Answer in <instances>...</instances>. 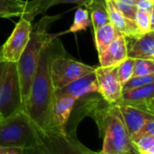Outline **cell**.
I'll return each instance as SVG.
<instances>
[{
  "label": "cell",
  "mask_w": 154,
  "mask_h": 154,
  "mask_svg": "<svg viewBox=\"0 0 154 154\" xmlns=\"http://www.w3.org/2000/svg\"><path fill=\"white\" fill-rule=\"evenodd\" d=\"M128 46V57L133 59H150L154 57V31L140 35Z\"/></svg>",
  "instance_id": "obj_15"
},
{
  "label": "cell",
  "mask_w": 154,
  "mask_h": 154,
  "mask_svg": "<svg viewBox=\"0 0 154 154\" xmlns=\"http://www.w3.org/2000/svg\"><path fill=\"white\" fill-rule=\"evenodd\" d=\"M39 144L35 126L24 111L0 120V149H27Z\"/></svg>",
  "instance_id": "obj_4"
},
{
  "label": "cell",
  "mask_w": 154,
  "mask_h": 154,
  "mask_svg": "<svg viewBox=\"0 0 154 154\" xmlns=\"http://www.w3.org/2000/svg\"><path fill=\"white\" fill-rule=\"evenodd\" d=\"M136 8H138V10L150 14V12L154 8V2L153 0H139L136 4Z\"/></svg>",
  "instance_id": "obj_29"
},
{
  "label": "cell",
  "mask_w": 154,
  "mask_h": 154,
  "mask_svg": "<svg viewBox=\"0 0 154 154\" xmlns=\"http://www.w3.org/2000/svg\"><path fill=\"white\" fill-rule=\"evenodd\" d=\"M118 1H121L122 3H125V4H129V5H132V6H136L137 2L139 0H118Z\"/></svg>",
  "instance_id": "obj_34"
},
{
  "label": "cell",
  "mask_w": 154,
  "mask_h": 154,
  "mask_svg": "<svg viewBox=\"0 0 154 154\" xmlns=\"http://www.w3.org/2000/svg\"><path fill=\"white\" fill-rule=\"evenodd\" d=\"M23 110L17 63L8 62L0 78V116L9 117Z\"/></svg>",
  "instance_id": "obj_5"
},
{
  "label": "cell",
  "mask_w": 154,
  "mask_h": 154,
  "mask_svg": "<svg viewBox=\"0 0 154 154\" xmlns=\"http://www.w3.org/2000/svg\"><path fill=\"white\" fill-rule=\"evenodd\" d=\"M153 2H154V0H153Z\"/></svg>",
  "instance_id": "obj_40"
},
{
  "label": "cell",
  "mask_w": 154,
  "mask_h": 154,
  "mask_svg": "<svg viewBox=\"0 0 154 154\" xmlns=\"http://www.w3.org/2000/svg\"><path fill=\"white\" fill-rule=\"evenodd\" d=\"M122 35L111 23H107L94 31V41L98 55L106 50L112 42Z\"/></svg>",
  "instance_id": "obj_19"
},
{
  "label": "cell",
  "mask_w": 154,
  "mask_h": 154,
  "mask_svg": "<svg viewBox=\"0 0 154 154\" xmlns=\"http://www.w3.org/2000/svg\"><path fill=\"white\" fill-rule=\"evenodd\" d=\"M134 62L135 59L127 57L124 61H122L120 64L117 65V75L122 85L126 84L132 77Z\"/></svg>",
  "instance_id": "obj_22"
},
{
  "label": "cell",
  "mask_w": 154,
  "mask_h": 154,
  "mask_svg": "<svg viewBox=\"0 0 154 154\" xmlns=\"http://www.w3.org/2000/svg\"><path fill=\"white\" fill-rule=\"evenodd\" d=\"M22 154H45V152L43 151V149H41V147L38 144L35 147L24 149L22 150Z\"/></svg>",
  "instance_id": "obj_30"
},
{
  "label": "cell",
  "mask_w": 154,
  "mask_h": 154,
  "mask_svg": "<svg viewBox=\"0 0 154 154\" xmlns=\"http://www.w3.org/2000/svg\"><path fill=\"white\" fill-rule=\"evenodd\" d=\"M75 103L76 100L71 97H54L53 109H52L50 131H67L66 124L71 116Z\"/></svg>",
  "instance_id": "obj_13"
},
{
  "label": "cell",
  "mask_w": 154,
  "mask_h": 154,
  "mask_svg": "<svg viewBox=\"0 0 154 154\" xmlns=\"http://www.w3.org/2000/svg\"><path fill=\"white\" fill-rule=\"evenodd\" d=\"M154 99V83L140 87L129 89L122 92V98L119 103L145 105Z\"/></svg>",
  "instance_id": "obj_17"
},
{
  "label": "cell",
  "mask_w": 154,
  "mask_h": 154,
  "mask_svg": "<svg viewBox=\"0 0 154 154\" xmlns=\"http://www.w3.org/2000/svg\"><path fill=\"white\" fill-rule=\"evenodd\" d=\"M128 57L127 38L123 35H118L104 52L99 54L100 66H117Z\"/></svg>",
  "instance_id": "obj_14"
},
{
  "label": "cell",
  "mask_w": 154,
  "mask_h": 154,
  "mask_svg": "<svg viewBox=\"0 0 154 154\" xmlns=\"http://www.w3.org/2000/svg\"><path fill=\"white\" fill-rule=\"evenodd\" d=\"M1 119H2V117H1V116H0V120H1Z\"/></svg>",
  "instance_id": "obj_38"
},
{
  "label": "cell",
  "mask_w": 154,
  "mask_h": 154,
  "mask_svg": "<svg viewBox=\"0 0 154 154\" xmlns=\"http://www.w3.org/2000/svg\"><path fill=\"white\" fill-rule=\"evenodd\" d=\"M89 114L95 120L103 139L99 154H139L124 123L117 103L102 104L100 99L89 102Z\"/></svg>",
  "instance_id": "obj_2"
},
{
  "label": "cell",
  "mask_w": 154,
  "mask_h": 154,
  "mask_svg": "<svg viewBox=\"0 0 154 154\" xmlns=\"http://www.w3.org/2000/svg\"><path fill=\"white\" fill-rule=\"evenodd\" d=\"M131 141L139 154H148L154 146V136L144 134L131 139Z\"/></svg>",
  "instance_id": "obj_23"
},
{
  "label": "cell",
  "mask_w": 154,
  "mask_h": 154,
  "mask_svg": "<svg viewBox=\"0 0 154 154\" xmlns=\"http://www.w3.org/2000/svg\"><path fill=\"white\" fill-rule=\"evenodd\" d=\"M12 34L2 46L3 58L9 63H17L25 51L32 32V24L26 18L20 17Z\"/></svg>",
  "instance_id": "obj_8"
},
{
  "label": "cell",
  "mask_w": 154,
  "mask_h": 154,
  "mask_svg": "<svg viewBox=\"0 0 154 154\" xmlns=\"http://www.w3.org/2000/svg\"><path fill=\"white\" fill-rule=\"evenodd\" d=\"M154 73V62L150 59H135L133 75H145Z\"/></svg>",
  "instance_id": "obj_25"
},
{
  "label": "cell",
  "mask_w": 154,
  "mask_h": 154,
  "mask_svg": "<svg viewBox=\"0 0 154 154\" xmlns=\"http://www.w3.org/2000/svg\"><path fill=\"white\" fill-rule=\"evenodd\" d=\"M58 18L59 16H45L38 21L35 27L32 28L30 40L20 59L17 63L23 107L29 96L31 85L33 83L42 48L47 42L56 38L59 35V34L54 35L48 33L50 26Z\"/></svg>",
  "instance_id": "obj_3"
},
{
  "label": "cell",
  "mask_w": 154,
  "mask_h": 154,
  "mask_svg": "<svg viewBox=\"0 0 154 154\" xmlns=\"http://www.w3.org/2000/svg\"><path fill=\"white\" fill-rule=\"evenodd\" d=\"M36 131L45 154H99L85 147L72 131Z\"/></svg>",
  "instance_id": "obj_6"
},
{
  "label": "cell",
  "mask_w": 154,
  "mask_h": 154,
  "mask_svg": "<svg viewBox=\"0 0 154 154\" xmlns=\"http://www.w3.org/2000/svg\"><path fill=\"white\" fill-rule=\"evenodd\" d=\"M147 105H150V106H154V99L152 101H150L149 103H147Z\"/></svg>",
  "instance_id": "obj_36"
},
{
  "label": "cell",
  "mask_w": 154,
  "mask_h": 154,
  "mask_svg": "<svg viewBox=\"0 0 154 154\" xmlns=\"http://www.w3.org/2000/svg\"><path fill=\"white\" fill-rule=\"evenodd\" d=\"M91 25L92 23L88 10L83 8H79L75 12L74 19L72 26L64 33H77L80 31H84Z\"/></svg>",
  "instance_id": "obj_21"
},
{
  "label": "cell",
  "mask_w": 154,
  "mask_h": 154,
  "mask_svg": "<svg viewBox=\"0 0 154 154\" xmlns=\"http://www.w3.org/2000/svg\"><path fill=\"white\" fill-rule=\"evenodd\" d=\"M7 61L3 58V56L0 57V78H1V76L3 74V72L5 70V67H6V64H7Z\"/></svg>",
  "instance_id": "obj_32"
},
{
  "label": "cell",
  "mask_w": 154,
  "mask_h": 154,
  "mask_svg": "<svg viewBox=\"0 0 154 154\" xmlns=\"http://www.w3.org/2000/svg\"><path fill=\"white\" fill-rule=\"evenodd\" d=\"M94 72L100 96L108 103H118L122 95V85L117 75V66H99Z\"/></svg>",
  "instance_id": "obj_9"
},
{
  "label": "cell",
  "mask_w": 154,
  "mask_h": 154,
  "mask_svg": "<svg viewBox=\"0 0 154 154\" xmlns=\"http://www.w3.org/2000/svg\"><path fill=\"white\" fill-rule=\"evenodd\" d=\"M86 1L87 0H32V1H26L23 15L21 17L32 23L36 16L45 13L53 6L60 4H77L84 6Z\"/></svg>",
  "instance_id": "obj_16"
},
{
  "label": "cell",
  "mask_w": 154,
  "mask_h": 154,
  "mask_svg": "<svg viewBox=\"0 0 154 154\" xmlns=\"http://www.w3.org/2000/svg\"><path fill=\"white\" fill-rule=\"evenodd\" d=\"M150 17V31H154V8L149 14Z\"/></svg>",
  "instance_id": "obj_33"
},
{
  "label": "cell",
  "mask_w": 154,
  "mask_h": 154,
  "mask_svg": "<svg viewBox=\"0 0 154 154\" xmlns=\"http://www.w3.org/2000/svg\"><path fill=\"white\" fill-rule=\"evenodd\" d=\"M149 112H150L151 113H153L154 114V106H150V105H147V104H145V105H143Z\"/></svg>",
  "instance_id": "obj_35"
},
{
  "label": "cell",
  "mask_w": 154,
  "mask_h": 154,
  "mask_svg": "<svg viewBox=\"0 0 154 154\" xmlns=\"http://www.w3.org/2000/svg\"><path fill=\"white\" fill-rule=\"evenodd\" d=\"M84 7H85L89 12L94 31L110 23L105 0H87L84 4Z\"/></svg>",
  "instance_id": "obj_18"
},
{
  "label": "cell",
  "mask_w": 154,
  "mask_h": 154,
  "mask_svg": "<svg viewBox=\"0 0 154 154\" xmlns=\"http://www.w3.org/2000/svg\"><path fill=\"white\" fill-rule=\"evenodd\" d=\"M135 22L140 34L150 31V17L149 13L138 10L135 16Z\"/></svg>",
  "instance_id": "obj_26"
},
{
  "label": "cell",
  "mask_w": 154,
  "mask_h": 154,
  "mask_svg": "<svg viewBox=\"0 0 154 154\" xmlns=\"http://www.w3.org/2000/svg\"><path fill=\"white\" fill-rule=\"evenodd\" d=\"M1 50H2V47H1V46H0V57H1V56H2V54H1Z\"/></svg>",
  "instance_id": "obj_37"
},
{
  "label": "cell",
  "mask_w": 154,
  "mask_h": 154,
  "mask_svg": "<svg viewBox=\"0 0 154 154\" xmlns=\"http://www.w3.org/2000/svg\"><path fill=\"white\" fill-rule=\"evenodd\" d=\"M95 67L68 57L66 51L56 54L50 64L51 80L54 90L63 88L72 81L94 72Z\"/></svg>",
  "instance_id": "obj_7"
},
{
  "label": "cell",
  "mask_w": 154,
  "mask_h": 154,
  "mask_svg": "<svg viewBox=\"0 0 154 154\" xmlns=\"http://www.w3.org/2000/svg\"><path fill=\"white\" fill-rule=\"evenodd\" d=\"M113 2H114L115 6L117 7V8L122 13V15L124 17H126L129 19L135 20V16L138 11V8H136V6L125 4L121 1H118V0H113Z\"/></svg>",
  "instance_id": "obj_27"
},
{
  "label": "cell",
  "mask_w": 154,
  "mask_h": 154,
  "mask_svg": "<svg viewBox=\"0 0 154 154\" xmlns=\"http://www.w3.org/2000/svg\"><path fill=\"white\" fill-rule=\"evenodd\" d=\"M110 23L126 38L134 39L140 34L135 20L127 18L117 8L113 0H105Z\"/></svg>",
  "instance_id": "obj_12"
},
{
  "label": "cell",
  "mask_w": 154,
  "mask_h": 154,
  "mask_svg": "<svg viewBox=\"0 0 154 154\" xmlns=\"http://www.w3.org/2000/svg\"><path fill=\"white\" fill-rule=\"evenodd\" d=\"M144 134H148V135L154 136V120L148 121L144 124V126L142 127V129L138 133H136L134 136H132L131 139H133L135 137H138V136H140V135H144Z\"/></svg>",
  "instance_id": "obj_28"
},
{
  "label": "cell",
  "mask_w": 154,
  "mask_h": 154,
  "mask_svg": "<svg viewBox=\"0 0 154 154\" xmlns=\"http://www.w3.org/2000/svg\"><path fill=\"white\" fill-rule=\"evenodd\" d=\"M22 150L17 148H1L0 154H22Z\"/></svg>",
  "instance_id": "obj_31"
},
{
  "label": "cell",
  "mask_w": 154,
  "mask_h": 154,
  "mask_svg": "<svg viewBox=\"0 0 154 154\" xmlns=\"http://www.w3.org/2000/svg\"><path fill=\"white\" fill-rule=\"evenodd\" d=\"M64 51L65 49L58 38L50 40L42 48L29 96L23 107L24 112L35 128L43 132L51 129L52 109L54 100V90L50 73L51 61L56 54Z\"/></svg>",
  "instance_id": "obj_1"
},
{
  "label": "cell",
  "mask_w": 154,
  "mask_h": 154,
  "mask_svg": "<svg viewBox=\"0 0 154 154\" xmlns=\"http://www.w3.org/2000/svg\"><path fill=\"white\" fill-rule=\"evenodd\" d=\"M26 1L23 0H0V18H12L21 17Z\"/></svg>",
  "instance_id": "obj_20"
},
{
  "label": "cell",
  "mask_w": 154,
  "mask_h": 154,
  "mask_svg": "<svg viewBox=\"0 0 154 154\" xmlns=\"http://www.w3.org/2000/svg\"><path fill=\"white\" fill-rule=\"evenodd\" d=\"M152 83H154V73L139 75V76H132L126 84H124L122 85V92L129 90V89L150 85Z\"/></svg>",
  "instance_id": "obj_24"
},
{
  "label": "cell",
  "mask_w": 154,
  "mask_h": 154,
  "mask_svg": "<svg viewBox=\"0 0 154 154\" xmlns=\"http://www.w3.org/2000/svg\"><path fill=\"white\" fill-rule=\"evenodd\" d=\"M117 104L119 105L131 138L138 133L148 121L154 120V114L149 112L143 105H134L123 103H118Z\"/></svg>",
  "instance_id": "obj_11"
},
{
  "label": "cell",
  "mask_w": 154,
  "mask_h": 154,
  "mask_svg": "<svg viewBox=\"0 0 154 154\" xmlns=\"http://www.w3.org/2000/svg\"><path fill=\"white\" fill-rule=\"evenodd\" d=\"M95 93L98 94V85L95 72H93L54 91V97H71L78 101L84 96Z\"/></svg>",
  "instance_id": "obj_10"
},
{
  "label": "cell",
  "mask_w": 154,
  "mask_h": 154,
  "mask_svg": "<svg viewBox=\"0 0 154 154\" xmlns=\"http://www.w3.org/2000/svg\"><path fill=\"white\" fill-rule=\"evenodd\" d=\"M152 60H153V62H154V57H153V59H152Z\"/></svg>",
  "instance_id": "obj_39"
}]
</instances>
